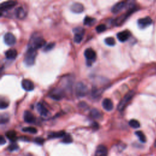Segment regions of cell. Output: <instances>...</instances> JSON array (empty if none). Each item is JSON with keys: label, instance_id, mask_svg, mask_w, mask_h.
<instances>
[{"label": "cell", "instance_id": "31", "mask_svg": "<svg viewBox=\"0 0 156 156\" xmlns=\"http://www.w3.org/2000/svg\"><path fill=\"white\" fill-rule=\"evenodd\" d=\"M55 46V43H49L48 44H46L44 48H43V50H44L45 52H48L49 51L52 50V49L54 48Z\"/></svg>", "mask_w": 156, "mask_h": 156}, {"label": "cell", "instance_id": "38", "mask_svg": "<svg viewBox=\"0 0 156 156\" xmlns=\"http://www.w3.org/2000/svg\"><path fill=\"white\" fill-rule=\"evenodd\" d=\"M154 146L156 147V140H155V143H154Z\"/></svg>", "mask_w": 156, "mask_h": 156}, {"label": "cell", "instance_id": "12", "mask_svg": "<svg viewBox=\"0 0 156 156\" xmlns=\"http://www.w3.org/2000/svg\"><path fill=\"white\" fill-rule=\"evenodd\" d=\"M127 5V3L125 1H120L116 3L113 7L112 8L111 11L113 12L114 14H118L120 12L122 9H123L126 7Z\"/></svg>", "mask_w": 156, "mask_h": 156}, {"label": "cell", "instance_id": "14", "mask_svg": "<svg viewBox=\"0 0 156 156\" xmlns=\"http://www.w3.org/2000/svg\"><path fill=\"white\" fill-rule=\"evenodd\" d=\"M23 119L27 123H34L35 121V118L34 115L30 111H24L23 114Z\"/></svg>", "mask_w": 156, "mask_h": 156}, {"label": "cell", "instance_id": "6", "mask_svg": "<svg viewBox=\"0 0 156 156\" xmlns=\"http://www.w3.org/2000/svg\"><path fill=\"white\" fill-rule=\"evenodd\" d=\"M84 56L87 60V65L94 62L96 58V52L92 48H87L84 51Z\"/></svg>", "mask_w": 156, "mask_h": 156}, {"label": "cell", "instance_id": "16", "mask_svg": "<svg viewBox=\"0 0 156 156\" xmlns=\"http://www.w3.org/2000/svg\"><path fill=\"white\" fill-rule=\"evenodd\" d=\"M103 107L106 110V111H112L114 109V104L112 103V100L109 98H105L103 101L102 103Z\"/></svg>", "mask_w": 156, "mask_h": 156}, {"label": "cell", "instance_id": "5", "mask_svg": "<svg viewBox=\"0 0 156 156\" xmlns=\"http://www.w3.org/2000/svg\"><path fill=\"white\" fill-rule=\"evenodd\" d=\"M73 31L74 33V42L76 43H80L83 39L85 33L84 29L81 27H77L73 29Z\"/></svg>", "mask_w": 156, "mask_h": 156}, {"label": "cell", "instance_id": "7", "mask_svg": "<svg viewBox=\"0 0 156 156\" xmlns=\"http://www.w3.org/2000/svg\"><path fill=\"white\" fill-rule=\"evenodd\" d=\"M49 96L54 100L59 101L64 98V92L60 89H55L49 93Z\"/></svg>", "mask_w": 156, "mask_h": 156}, {"label": "cell", "instance_id": "37", "mask_svg": "<svg viewBox=\"0 0 156 156\" xmlns=\"http://www.w3.org/2000/svg\"><path fill=\"white\" fill-rule=\"evenodd\" d=\"M24 156H33V155L32 154H30V153H28V154H26Z\"/></svg>", "mask_w": 156, "mask_h": 156}, {"label": "cell", "instance_id": "24", "mask_svg": "<svg viewBox=\"0 0 156 156\" xmlns=\"http://www.w3.org/2000/svg\"><path fill=\"white\" fill-rule=\"evenodd\" d=\"M95 21H96L95 18H93L92 17L87 16L84 18V25H85V26H91V25H92V24H94L95 23Z\"/></svg>", "mask_w": 156, "mask_h": 156}, {"label": "cell", "instance_id": "1", "mask_svg": "<svg viewBox=\"0 0 156 156\" xmlns=\"http://www.w3.org/2000/svg\"><path fill=\"white\" fill-rule=\"evenodd\" d=\"M46 45V41L42 36L39 34H34L30 39L28 48L35 49H40Z\"/></svg>", "mask_w": 156, "mask_h": 156}, {"label": "cell", "instance_id": "34", "mask_svg": "<svg viewBox=\"0 0 156 156\" xmlns=\"http://www.w3.org/2000/svg\"><path fill=\"white\" fill-rule=\"evenodd\" d=\"M9 105V103L8 101L3 100V99H1V105H0V107H1V109H5L6 108L8 107V106Z\"/></svg>", "mask_w": 156, "mask_h": 156}, {"label": "cell", "instance_id": "25", "mask_svg": "<svg viewBox=\"0 0 156 156\" xmlns=\"http://www.w3.org/2000/svg\"><path fill=\"white\" fill-rule=\"evenodd\" d=\"M135 135L138 137V138L139 139L140 141L142 143H145L146 141V138L145 135L141 131H137L135 132Z\"/></svg>", "mask_w": 156, "mask_h": 156}, {"label": "cell", "instance_id": "9", "mask_svg": "<svg viewBox=\"0 0 156 156\" xmlns=\"http://www.w3.org/2000/svg\"><path fill=\"white\" fill-rule=\"evenodd\" d=\"M4 42L8 46H13L16 43L15 37L12 33H6L4 35Z\"/></svg>", "mask_w": 156, "mask_h": 156}, {"label": "cell", "instance_id": "21", "mask_svg": "<svg viewBox=\"0 0 156 156\" xmlns=\"http://www.w3.org/2000/svg\"><path fill=\"white\" fill-rule=\"evenodd\" d=\"M6 136L12 143H14L17 140V135L15 131L9 130L6 133Z\"/></svg>", "mask_w": 156, "mask_h": 156}, {"label": "cell", "instance_id": "32", "mask_svg": "<svg viewBox=\"0 0 156 156\" xmlns=\"http://www.w3.org/2000/svg\"><path fill=\"white\" fill-rule=\"evenodd\" d=\"M18 148H19V146H18V145L17 144V143L14 142V143H11V144L8 146V149L9 151L12 152V151L18 150Z\"/></svg>", "mask_w": 156, "mask_h": 156}, {"label": "cell", "instance_id": "22", "mask_svg": "<svg viewBox=\"0 0 156 156\" xmlns=\"http://www.w3.org/2000/svg\"><path fill=\"white\" fill-rule=\"evenodd\" d=\"M65 131H59V132H51L48 135V139H58V138H62L64 137L65 135Z\"/></svg>", "mask_w": 156, "mask_h": 156}, {"label": "cell", "instance_id": "3", "mask_svg": "<svg viewBox=\"0 0 156 156\" xmlns=\"http://www.w3.org/2000/svg\"><path fill=\"white\" fill-rule=\"evenodd\" d=\"M135 95V92L134 91H130L128 92L127 94L123 97V98L121 99V101L120 102L119 104L118 105V110L119 111H123L128 104L130 101L131 99H132Z\"/></svg>", "mask_w": 156, "mask_h": 156}, {"label": "cell", "instance_id": "36", "mask_svg": "<svg viewBox=\"0 0 156 156\" xmlns=\"http://www.w3.org/2000/svg\"><path fill=\"white\" fill-rule=\"evenodd\" d=\"M6 142L5 139L4 138V137L3 136H1V137H0V145H3L4 144H5Z\"/></svg>", "mask_w": 156, "mask_h": 156}, {"label": "cell", "instance_id": "27", "mask_svg": "<svg viewBox=\"0 0 156 156\" xmlns=\"http://www.w3.org/2000/svg\"><path fill=\"white\" fill-rule=\"evenodd\" d=\"M104 42L107 45L110 46H113L115 45L116 42L113 37H107L104 40Z\"/></svg>", "mask_w": 156, "mask_h": 156}, {"label": "cell", "instance_id": "30", "mask_svg": "<svg viewBox=\"0 0 156 156\" xmlns=\"http://www.w3.org/2000/svg\"><path fill=\"white\" fill-rule=\"evenodd\" d=\"M107 29V27L104 24H100L96 27V31L98 33H101L104 32Z\"/></svg>", "mask_w": 156, "mask_h": 156}, {"label": "cell", "instance_id": "23", "mask_svg": "<svg viewBox=\"0 0 156 156\" xmlns=\"http://www.w3.org/2000/svg\"><path fill=\"white\" fill-rule=\"evenodd\" d=\"M90 115L91 117L93 118H94V119H99V118L102 116L101 112L96 109H92L90 112Z\"/></svg>", "mask_w": 156, "mask_h": 156}, {"label": "cell", "instance_id": "26", "mask_svg": "<svg viewBox=\"0 0 156 156\" xmlns=\"http://www.w3.org/2000/svg\"><path fill=\"white\" fill-rule=\"evenodd\" d=\"M22 131L24 132H28L30 134H35L37 133V129L34 127H26L22 129Z\"/></svg>", "mask_w": 156, "mask_h": 156}, {"label": "cell", "instance_id": "29", "mask_svg": "<svg viewBox=\"0 0 156 156\" xmlns=\"http://www.w3.org/2000/svg\"><path fill=\"white\" fill-rule=\"evenodd\" d=\"M62 142L65 143V144H69L73 142V138L70 135L66 134L65 136L63 137V140H62Z\"/></svg>", "mask_w": 156, "mask_h": 156}, {"label": "cell", "instance_id": "20", "mask_svg": "<svg viewBox=\"0 0 156 156\" xmlns=\"http://www.w3.org/2000/svg\"><path fill=\"white\" fill-rule=\"evenodd\" d=\"M5 56L8 59H14L17 56V51L15 49H10L6 51Z\"/></svg>", "mask_w": 156, "mask_h": 156}, {"label": "cell", "instance_id": "35", "mask_svg": "<svg viewBox=\"0 0 156 156\" xmlns=\"http://www.w3.org/2000/svg\"><path fill=\"white\" fill-rule=\"evenodd\" d=\"M34 142L37 143V145H42L45 142V140L43 138H41V137H37V138L34 139Z\"/></svg>", "mask_w": 156, "mask_h": 156}, {"label": "cell", "instance_id": "19", "mask_svg": "<svg viewBox=\"0 0 156 156\" xmlns=\"http://www.w3.org/2000/svg\"><path fill=\"white\" fill-rule=\"evenodd\" d=\"M15 15L18 19L19 20L24 19V18L26 16L25 11H24V9L21 7H19L15 9Z\"/></svg>", "mask_w": 156, "mask_h": 156}, {"label": "cell", "instance_id": "11", "mask_svg": "<svg viewBox=\"0 0 156 156\" xmlns=\"http://www.w3.org/2000/svg\"><path fill=\"white\" fill-rule=\"evenodd\" d=\"M130 36V33L128 30L121 31V32L118 33L116 34L117 39L121 42H126L129 39Z\"/></svg>", "mask_w": 156, "mask_h": 156}, {"label": "cell", "instance_id": "17", "mask_svg": "<svg viewBox=\"0 0 156 156\" xmlns=\"http://www.w3.org/2000/svg\"><path fill=\"white\" fill-rule=\"evenodd\" d=\"M17 4V2L15 1H8L4 2L1 4V11L9 10L12 8H13Z\"/></svg>", "mask_w": 156, "mask_h": 156}, {"label": "cell", "instance_id": "8", "mask_svg": "<svg viewBox=\"0 0 156 156\" xmlns=\"http://www.w3.org/2000/svg\"><path fill=\"white\" fill-rule=\"evenodd\" d=\"M152 23L153 21L151 18L149 17H146L139 19L138 21H137V24L140 29H145L150 26Z\"/></svg>", "mask_w": 156, "mask_h": 156}, {"label": "cell", "instance_id": "10", "mask_svg": "<svg viewBox=\"0 0 156 156\" xmlns=\"http://www.w3.org/2000/svg\"><path fill=\"white\" fill-rule=\"evenodd\" d=\"M21 87L22 88L27 92L33 91L34 89V85L32 81L24 79L21 81Z\"/></svg>", "mask_w": 156, "mask_h": 156}, {"label": "cell", "instance_id": "15", "mask_svg": "<svg viewBox=\"0 0 156 156\" xmlns=\"http://www.w3.org/2000/svg\"><path fill=\"white\" fill-rule=\"evenodd\" d=\"M108 149L104 145H99L95 151V156H107Z\"/></svg>", "mask_w": 156, "mask_h": 156}, {"label": "cell", "instance_id": "2", "mask_svg": "<svg viewBox=\"0 0 156 156\" xmlns=\"http://www.w3.org/2000/svg\"><path fill=\"white\" fill-rule=\"evenodd\" d=\"M37 56V51L35 49L28 48L27 51L24 55V62L26 65L30 67L34 64Z\"/></svg>", "mask_w": 156, "mask_h": 156}, {"label": "cell", "instance_id": "18", "mask_svg": "<svg viewBox=\"0 0 156 156\" xmlns=\"http://www.w3.org/2000/svg\"><path fill=\"white\" fill-rule=\"evenodd\" d=\"M37 110L39 114L42 116H46L49 114L48 110L45 107L43 104L39 103L37 104Z\"/></svg>", "mask_w": 156, "mask_h": 156}, {"label": "cell", "instance_id": "13", "mask_svg": "<svg viewBox=\"0 0 156 156\" xmlns=\"http://www.w3.org/2000/svg\"><path fill=\"white\" fill-rule=\"evenodd\" d=\"M71 12L75 14H80L84 10V7L83 4L79 3H74L70 7Z\"/></svg>", "mask_w": 156, "mask_h": 156}, {"label": "cell", "instance_id": "33", "mask_svg": "<svg viewBox=\"0 0 156 156\" xmlns=\"http://www.w3.org/2000/svg\"><path fill=\"white\" fill-rule=\"evenodd\" d=\"M9 120V116L7 114H4L1 115V123L5 124Z\"/></svg>", "mask_w": 156, "mask_h": 156}, {"label": "cell", "instance_id": "28", "mask_svg": "<svg viewBox=\"0 0 156 156\" xmlns=\"http://www.w3.org/2000/svg\"><path fill=\"white\" fill-rule=\"evenodd\" d=\"M129 126L132 128H134V129H137V128H139L140 126V123L136 120H134V119H132V120H130L129 122Z\"/></svg>", "mask_w": 156, "mask_h": 156}, {"label": "cell", "instance_id": "4", "mask_svg": "<svg viewBox=\"0 0 156 156\" xmlns=\"http://www.w3.org/2000/svg\"><path fill=\"white\" fill-rule=\"evenodd\" d=\"M89 90L87 86L83 83H78L75 87V93L77 96L84 97L88 93Z\"/></svg>", "mask_w": 156, "mask_h": 156}]
</instances>
